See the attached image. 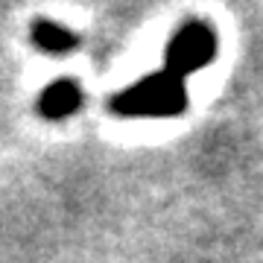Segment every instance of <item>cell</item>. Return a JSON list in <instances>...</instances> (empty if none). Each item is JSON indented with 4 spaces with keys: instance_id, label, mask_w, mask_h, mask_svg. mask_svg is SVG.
<instances>
[{
    "instance_id": "4",
    "label": "cell",
    "mask_w": 263,
    "mask_h": 263,
    "mask_svg": "<svg viewBox=\"0 0 263 263\" xmlns=\"http://www.w3.org/2000/svg\"><path fill=\"white\" fill-rule=\"evenodd\" d=\"M32 41H35V47L44 50V53L65 56V53L76 50V44H79V35H76L73 29L62 27L59 21L41 18V21H35V27H32Z\"/></svg>"
},
{
    "instance_id": "1",
    "label": "cell",
    "mask_w": 263,
    "mask_h": 263,
    "mask_svg": "<svg viewBox=\"0 0 263 263\" xmlns=\"http://www.w3.org/2000/svg\"><path fill=\"white\" fill-rule=\"evenodd\" d=\"M111 108L120 117H149V120L179 117L187 108V85L184 79L161 67L129 88H123L111 100Z\"/></svg>"
},
{
    "instance_id": "3",
    "label": "cell",
    "mask_w": 263,
    "mask_h": 263,
    "mask_svg": "<svg viewBox=\"0 0 263 263\" xmlns=\"http://www.w3.org/2000/svg\"><path fill=\"white\" fill-rule=\"evenodd\" d=\"M79 105H82V88L73 79H59L47 85L38 97V111L47 120H65L79 111Z\"/></svg>"
},
{
    "instance_id": "2",
    "label": "cell",
    "mask_w": 263,
    "mask_h": 263,
    "mask_svg": "<svg viewBox=\"0 0 263 263\" xmlns=\"http://www.w3.org/2000/svg\"><path fill=\"white\" fill-rule=\"evenodd\" d=\"M216 59V32L205 21H187L164 50V70L187 79Z\"/></svg>"
}]
</instances>
